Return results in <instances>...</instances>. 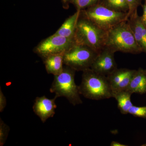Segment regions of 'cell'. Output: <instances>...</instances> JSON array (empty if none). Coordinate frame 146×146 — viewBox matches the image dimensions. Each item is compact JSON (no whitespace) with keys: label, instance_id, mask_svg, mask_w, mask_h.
I'll return each mask as SVG.
<instances>
[{"label":"cell","instance_id":"obj_1","mask_svg":"<svg viewBox=\"0 0 146 146\" xmlns=\"http://www.w3.org/2000/svg\"><path fill=\"white\" fill-rule=\"evenodd\" d=\"M107 35V31L100 28L80 11L74 36L76 43L99 52L105 46Z\"/></svg>","mask_w":146,"mask_h":146},{"label":"cell","instance_id":"obj_2","mask_svg":"<svg viewBox=\"0 0 146 146\" xmlns=\"http://www.w3.org/2000/svg\"><path fill=\"white\" fill-rule=\"evenodd\" d=\"M79 88L80 95L89 99L99 100L112 98V91L107 76L91 68L83 71Z\"/></svg>","mask_w":146,"mask_h":146},{"label":"cell","instance_id":"obj_3","mask_svg":"<svg viewBox=\"0 0 146 146\" xmlns=\"http://www.w3.org/2000/svg\"><path fill=\"white\" fill-rule=\"evenodd\" d=\"M105 46L115 52L137 54L142 52L127 21L118 24L107 31Z\"/></svg>","mask_w":146,"mask_h":146},{"label":"cell","instance_id":"obj_4","mask_svg":"<svg viewBox=\"0 0 146 146\" xmlns=\"http://www.w3.org/2000/svg\"><path fill=\"white\" fill-rule=\"evenodd\" d=\"M76 71L65 65L63 72L54 76V80L50 89V92L54 93L56 98L65 97L73 106L82 104L79 86L75 82Z\"/></svg>","mask_w":146,"mask_h":146},{"label":"cell","instance_id":"obj_5","mask_svg":"<svg viewBox=\"0 0 146 146\" xmlns=\"http://www.w3.org/2000/svg\"><path fill=\"white\" fill-rule=\"evenodd\" d=\"M82 11L94 23L106 31L127 21V13L112 10L100 3Z\"/></svg>","mask_w":146,"mask_h":146},{"label":"cell","instance_id":"obj_6","mask_svg":"<svg viewBox=\"0 0 146 146\" xmlns=\"http://www.w3.org/2000/svg\"><path fill=\"white\" fill-rule=\"evenodd\" d=\"M99 52L88 46L75 43L63 54V62L76 71L91 68Z\"/></svg>","mask_w":146,"mask_h":146},{"label":"cell","instance_id":"obj_7","mask_svg":"<svg viewBox=\"0 0 146 146\" xmlns=\"http://www.w3.org/2000/svg\"><path fill=\"white\" fill-rule=\"evenodd\" d=\"M75 43L74 39L54 34L42 40L33 51L43 59L50 55L64 54Z\"/></svg>","mask_w":146,"mask_h":146},{"label":"cell","instance_id":"obj_8","mask_svg":"<svg viewBox=\"0 0 146 146\" xmlns=\"http://www.w3.org/2000/svg\"><path fill=\"white\" fill-rule=\"evenodd\" d=\"M115 52L105 46L98 54L91 65V69L95 72L107 76L117 68L114 57Z\"/></svg>","mask_w":146,"mask_h":146},{"label":"cell","instance_id":"obj_9","mask_svg":"<svg viewBox=\"0 0 146 146\" xmlns=\"http://www.w3.org/2000/svg\"><path fill=\"white\" fill-rule=\"evenodd\" d=\"M136 70L117 68L107 76L113 93L126 90Z\"/></svg>","mask_w":146,"mask_h":146},{"label":"cell","instance_id":"obj_10","mask_svg":"<svg viewBox=\"0 0 146 146\" xmlns=\"http://www.w3.org/2000/svg\"><path fill=\"white\" fill-rule=\"evenodd\" d=\"M57 98L55 96L54 98L49 99L45 96L35 98L33 109L43 123L49 118L53 117L55 114L57 108L55 100Z\"/></svg>","mask_w":146,"mask_h":146},{"label":"cell","instance_id":"obj_11","mask_svg":"<svg viewBox=\"0 0 146 146\" xmlns=\"http://www.w3.org/2000/svg\"><path fill=\"white\" fill-rule=\"evenodd\" d=\"M127 22L142 52L146 53V29L138 13L129 18Z\"/></svg>","mask_w":146,"mask_h":146},{"label":"cell","instance_id":"obj_12","mask_svg":"<svg viewBox=\"0 0 146 146\" xmlns=\"http://www.w3.org/2000/svg\"><path fill=\"white\" fill-rule=\"evenodd\" d=\"M126 90L132 94L146 93V70H136Z\"/></svg>","mask_w":146,"mask_h":146},{"label":"cell","instance_id":"obj_13","mask_svg":"<svg viewBox=\"0 0 146 146\" xmlns=\"http://www.w3.org/2000/svg\"><path fill=\"white\" fill-rule=\"evenodd\" d=\"M63 54L50 55L42 59L48 74L55 76L63 72L64 65Z\"/></svg>","mask_w":146,"mask_h":146},{"label":"cell","instance_id":"obj_14","mask_svg":"<svg viewBox=\"0 0 146 146\" xmlns=\"http://www.w3.org/2000/svg\"><path fill=\"white\" fill-rule=\"evenodd\" d=\"M80 12V11H76L74 14L68 17L54 34L74 39Z\"/></svg>","mask_w":146,"mask_h":146},{"label":"cell","instance_id":"obj_15","mask_svg":"<svg viewBox=\"0 0 146 146\" xmlns=\"http://www.w3.org/2000/svg\"><path fill=\"white\" fill-rule=\"evenodd\" d=\"M132 94L127 90L119 91L112 94V98H115L117 102L118 108L122 114H128L129 109L133 105L131 100Z\"/></svg>","mask_w":146,"mask_h":146},{"label":"cell","instance_id":"obj_16","mask_svg":"<svg viewBox=\"0 0 146 146\" xmlns=\"http://www.w3.org/2000/svg\"><path fill=\"white\" fill-rule=\"evenodd\" d=\"M101 3L118 12L127 13L129 6L126 0H101Z\"/></svg>","mask_w":146,"mask_h":146},{"label":"cell","instance_id":"obj_17","mask_svg":"<svg viewBox=\"0 0 146 146\" xmlns=\"http://www.w3.org/2000/svg\"><path fill=\"white\" fill-rule=\"evenodd\" d=\"M101 0H72V4L77 11H82L98 4Z\"/></svg>","mask_w":146,"mask_h":146},{"label":"cell","instance_id":"obj_18","mask_svg":"<svg viewBox=\"0 0 146 146\" xmlns=\"http://www.w3.org/2000/svg\"><path fill=\"white\" fill-rule=\"evenodd\" d=\"M10 127L0 119V146L4 145L9 135Z\"/></svg>","mask_w":146,"mask_h":146},{"label":"cell","instance_id":"obj_19","mask_svg":"<svg viewBox=\"0 0 146 146\" xmlns=\"http://www.w3.org/2000/svg\"><path fill=\"white\" fill-rule=\"evenodd\" d=\"M142 0H126L129 6L127 20L130 16L137 13V8L141 5Z\"/></svg>","mask_w":146,"mask_h":146},{"label":"cell","instance_id":"obj_20","mask_svg":"<svg viewBox=\"0 0 146 146\" xmlns=\"http://www.w3.org/2000/svg\"><path fill=\"white\" fill-rule=\"evenodd\" d=\"M128 113L135 117L146 118V106L138 107L133 105L129 110Z\"/></svg>","mask_w":146,"mask_h":146},{"label":"cell","instance_id":"obj_21","mask_svg":"<svg viewBox=\"0 0 146 146\" xmlns=\"http://www.w3.org/2000/svg\"><path fill=\"white\" fill-rule=\"evenodd\" d=\"M7 105V100L0 87V112H2Z\"/></svg>","mask_w":146,"mask_h":146},{"label":"cell","instance_id":"obj_22","mask_svg":"<svg viewBox=\"0 0 146 146\" xmlns=\"http://www.w3.org/2000/svg\"><path fill=\"white\" fill-rule=\"evenodd\" d=\"M142 7L143 10V16H141V20L146 29V3H145L143 5H142Z\"/></svg>","mask_w":146,"mask_h":146},{"label":"cell","instance_id":"obj_23","mask_svg":"<svg viewBox=\"0 0 146 146\" xmlns=\"http://www.w3.org/2000/svg\"><path fill=\"white\" fill-rule=\"evenodd\" d=\"M63 8L67 9L69 8L70 4L72 3V0H61Z\"/></svg>","mask_w":146,"mask_h":146},{"label":"cell","instance_id":"obj_24","mask_svg":"<svg viewBox=\"0 0 146 146\" xmlns=\"http://www.w3.org/2000/svg\"><path fill=\"white\" fill-rule=\"evenodd\" d=\"M111 146H126V145H124L121 143L119 142H117V141H113L111 142V144H110Z\"/></svg>","mask_w":146,"mask_h":146},{"label":"cell","instance_id":"obj_25","mask_svg":"<svg viewBox=\"0 0 146 146\" xmlns=\"http://www.w3.org/2000/svg\"><path fill=\"white\" fill-rule=\"evenodd\" d=\"M142 146H146V143L144 144V145H142Z\"/></svg>","mask_w":146,"mask_h":146},{"label":"cell","instance_id":"obj_26","mask_svg":"<svg viewBox=\"0 0 146 146\" xmlns=\"http://www.w3.org/2000/svg\"><path fill=\"white\" fill-rule=\"evenodd\" d=\"M145 3H146V0H145Z\"/></svg>","mask_w":146,"mask_h":146}]
</instances>
